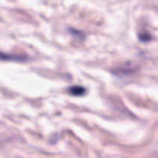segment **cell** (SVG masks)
Here are the masks:
<instances>
[{"mask_svg":"<svg viewBox=\"0 0 158 158\" xmlns=\"http://www.w3.org/2000/svg\"><path fill=\"white\" fill-rule=\"evenodd\" d=\"M69 93L73 96H82L85 94V89L82 86H74L69 88Z\"/></svg>","mask_w":158,"mask_h":158,"instance_id":"1","label":"cell"},{"mask_svg":"<svg viewBox=\"0 0 158 158\" xmlns=\"http://www.w3.org/2000/svg\"><path fill=\"white\" fill-rule=\"evenodd\" d=\"M2 60H15V61H23L24 60L25 57L24 56H12L9 55V54L6 53H2Z\"/></svg>","mask_w":158,"mask_h":158,"instance_id":"2","label":"cell"},{"mask_svg":"<svg viewBox=\"0 0 158 158\" xmlns=\"http://www.w3.org/2000/svg\"><path fill=\"white\" fill-rule=\"evenodd\" d=\"M140 37V40H142V41H149L151 40V35L148 33H142L139 35Z\"/></svg>","mask_w":158,"mask_h":158,"instance_id":"3","label":"cell"}]
</instances>
